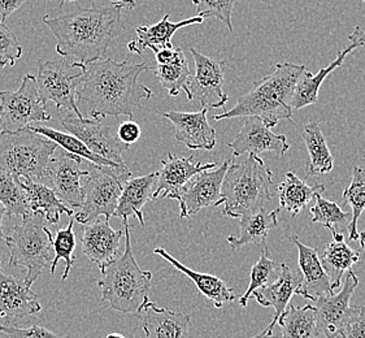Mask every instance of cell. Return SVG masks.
<instances>
[{"instance_id": "cell-1", "label": "cell", "mask_w": 365, "mask_h": 338, "mask_svg": "<svg viewBox=\"0 0 365 338\" xmlns=\"http://www.w3.org/2000/svg\"><path fill=\"white\" fill-rule=\"evenodd\" d=\"M151 68L146 63H118L113 59L98 60L86 66L80 88L77 104L86 110L94 120L128 116L133 120L134 108L142 107L154 93L146 85L139 83L138 77Z\"/></svg>"}, {"instance_id": "cell-2", "label": "cell", "mask_w": 365, "mask_h": 338, "mask_svg": "<svg viewBox=\"0 0 365 338\" xmlns=\"http://www.w3.org/2000/svg\"><path fill=\"white\" fill-rule=\"evenodd\" d=\"M123 4L78 8L63 15H47L43 22L56 38V52L83 66L106 59L110 42L124 29Z\"/></svg>"}, {"instance_id": "cell-3", "label": "cell", "mask_w": 365, "mask_h": 338, "mask_svg": "<svg viewBox=\"0 0 365 338\" xmlns=\"http://www.w3.org/2000/svg\"><path fill=\"white\" fill-rule=\"evenodd\" d=\"M306 66L292 63H278L272 73L254 82L246 96L237 99L232 110L215 115L213 120L256 116L268 128H274L279 120L292 121V96Z\"/></svg>"}, {"instance_id": "cell-4", "label": "cell", "mask_w": 365, "mask_h": 338, "mask_svg": "<svg viewBox=\"0 0 365 338\" xmlns=\"http://www.w3.org/2000/svg\"><path fill=\"white\" fill-rule=\"evenodd\" d=\"M125 251L102 272L98 285L101 289V301L110 303V309L123 314H137L148 301L153 272L139 267L130 242L129 221L125 219Z\"/></svg>"}, {"instance_id": "cell-5", "label": "cell", "mask_w": 365, "mask_h": 338, "mask_svg": "<svg viewBox=\"0 0 365 338\" xmlns=\"http://www.w3.org/2000/svg\"><path fill=\"white\" fill-rule=\"evenodd\" d=\"M272 184L273 172L257 155L249 154L246 160L229 165L221 186L222 213L232 219H241L259 211L267 200L273 198Z\"/></svg>"}, {"instance_id": "cell-6", "label": "cell", "mask_w": 365, "mask_h": 338, "mask_svg": "<svg viewBox=\"0 0 365 338\" xmlns=\"http://www.w3.org/2000/svg\"><path fill=\"white\" fill-rule=\"evenodd\" d=\"M4 241L11 252L8 263L26 270L24 282L28 287L37 281L46 267H51L55 257L53 237L43 215L31 212L22 217L21 224L16 225L11 235L4 237Z\"/></svg>"}, {"instance_id": "cell-7", "label": "cell", "mask_w": 365, "mask_h": 338, "mask_svg": "<svg viewBox=\"0 0 365 338\" xmlns=\"http://www.w3.org/2000/svg\"><path fill=\"white\" fill-rule=\"evenodd\" d=\"M58 145L28 128L0 134V170L17 180L41 183Z\"/></svg>"}, {"instance_id": "cell-8", "label": "cell", "mask_w": 365, "mask_h": 338, "mask_svg": "<svg viewBox=\"0 0 365 338\" xmlns=\"http://www.w3.org/2000/svg\"><path fill=\"white\" fill-rule=\"evenodd\" d=\"M90 164L88 175L83 177V203L77 212L74 220L88 225L99 220L104 216L107 220L115 215L118 198L124 185L132 178L129 168L106 167Z\"/></svg>"}, {"instance_id": "cell-9", "label": "cell", "mask_w": 365, "mask_h": 338, "mask_svg": "<svg viewBox=\"0 0 365 338\" xmlns=\"http://www.w3.org/2000/svg\"><path fill=\"white\" fill-rule=\"evenodd\" d=\"M86 66L66 58L56 61H38L36 76L38 94L44 104L52 102L58 110H71L77 118H83L77 104L80 88Z\"/></svg>"}, {"instance_id": "cell-10", "label": "cell", "mask_w": 365, "mask_h": 338, "mask_svg": "<svg viewBox=\"0 0 365 338\" xmlns=\"http://www.w3.org/2000/svg\"><path fill=\"white\" fill-rule=\"evenodd\" d=\"M1 132H17L33 123L48 121L51 116L38 94L36 76L22 77L21 86L16 91H0Z\"/></svg>"}, {"instance_id": "cell-11", "label": "cell", "mask_w": 365, "mask_h": 338, "mask_svg": "<svg viewBox=\"0 0 365 338\" xmlns=\"http://www.w3.org/2000/svg\"><path fill=\"white\" fill-rule=\"evenodd\" d=\"M195 73L191 77L187 90V99L195 101L202 108H222L227 103V94L224 90L227 60H215L190 47Z\"/></svg>"}, {"instance_id": "cell-12", "label": "cell", "mask_w": 365, "mask_h": 338, "mask_svg": "<svg viewBox=\"0 0 365 338\" xmlns=\"http://www.w3.org/2000/svg\"><path fill=\"white\" fill-rule=\"evenodd\" d=\"M82 162L83 159L78 156L63 151L50 160L41 181V184L48 186L72 210H80L83 203L82 180L88 175V170H81Z\"/></svg>"}, {"instance_id": "cell-13", "label": "cell", "mask_w": 365, "mask_h": 338, "mask_svg": "<svg viewBox=\"0 0 365 338\" xmlns=\"http://www.w3.org/2000/svg\"><path fill=\"white\" fill-rule=\"evenodd\" d=\"M61 126L69 134L82 140L94 154L108 162L126 167L121 154L129 148V145L118 140L117 135L112 133V128L104 126L102 120H88L77 118L76 115H69L63 118Z\"/></svg>"}, {"instance_id": "cell-14", "label": "cell", "mask_w": 365, "mask_h": 338, "mask_svg": "<svg viewBox=\"0 0 365 338\" xmlns=\"http://www.w3.org/2000/svg\"><path fill=\"white\" fill-rule=\"evenodd\" d=\"M230 160H225L216 168L199 172L181 191L178 198L180 217L185 219L207 207L221 205V186Z\"/></svg>"}, {"instance_id": "cell-15", "label": "cell", "mask_w": 365, "mask_h": 338, "mask_svg": "<svg viewBox=\"0 0 365 338\" xmlns=\"http://www.w3.org/2000/svg\"><path fill=\"white\" fill-rule=\"evenodd\" d=\"M227 148L233 150L234 156L243 154L259 155L273 153L281 158L290 150V143L284 134H276L256 116H247L241 130Z\"/></svg>"}, {"instance_id": "cell-16", "label": "cell", "mask_w": 365, "mask_h": 338, "mask_svg": "<svg viewBox=\"0 0 365 338\" xmlns=\"http://www.w3.org/2000/svg\"><path fill=\"white\" fill-rule=\"evenodd\" d=\"M217 167L216 163L197 162L194 156L182 158L177 155L167 154L161 160V169L158 172L156 190L153 193V199L169 198L178 200L181 191L192 177L199 172Z\"/></svg>"}, {"instance_id": "cell-17", "label": "cell", "mask_w": 365, "mask_h": 338, "mask_svg": "<svg viewBox=\"0 0 365 338\" xmlns=\"http://www.w3.org/2000/svg\"><path fill=\"white\" fill-rule=\"evenodd\" d=\"M358 285V276L350 270L344 280V287L338 295L334 293L314 302V307L317 312L319 329L324 332L327 337L336 338L342 331L347 317L350 315L351 298L354 297Z\"/></svg>"}, {"instance_id": "cell-18", "label": "cell", "mask_w": 365, "mask_h": 338, "mask_svg": "<svg viewBox=\"0 0 365 338\" xmlns=\"http://www.w3.org/2000/svg\"><path fill=\"white\" fill-rule=\"evenodd\" d=\"M208 110L199 112H180L169 111L163 113V118L169 120L175 126V137L191 151L205 150L211 151L216 146V130L207 118Z\"/></svg>"}, {"instance_id": "cell-19", "label": "cell", "mask_w": 365, "mask_h": 338, "mask_svg": "<svg viewBox=\"0 0 365 338\" xmlns=\"http://www.w3.org/2000/svg\"><path fill=\"white\" fill-rule=\"evenodd\" d=\"M299 252L300 287L297 290V295L303 298L314 302L322 297L334 295V289L331 287L330 277L322 267L320 255L314 247L302 243L295 235L289 237Z\"/></svg>"}, {"instance_id": "cell-20", "label": "cell", "mask_w": 365, "mask_h": 338, "mask_svg": "<svg viewBox=\"0 0 365 338\" xmlns=\"http://www.w3.org/2000/svg\"><path fill=\"white\" fill-rule=\"evenodd\" d=\"M350 43L344 47V50L338 52L336 59L333 60L328 66L322 68L317 73L314 74L308 72L307 69L302 73L299 77V81L297 83L295 93L292 96V107L294 110H302L307 106L317 103L319 99V90L322 85V82L325 81V78L329 74L334 72L336 68L344 64L346 56L356 50L359 47L365 46V31L360 26H355L354 31L351 33Z\"/></svg>"}, {"instance_id": "cell-21", "label": "cell", "mask_w": 365, "mask_h": 338, "mask_svg": "<svg viewBox=\"0 0 365 338\" xmlns=\"http://www.w3.org/2000/svg\"><path fill=\"white\" fill-rule=\"evenodd\" d=\"M124 230L110 227V220H96L85 225L82 235V251L90 262L103 271L120 257V242Z\"/></svg>"}, {"instance_id": "cell-22", "label": "cell", "mask_w": 365, "mask_h": 338, "mask_svg": "<svg viewBox=\"0 0 365 338\" xmlns=\"http://www.w3.org/2000/svg\"><path fill=\"white\" fill-rule=\"evenodd\" d=\"M146 338H187L190 315L159 307L150 299L137 312Z\"/></svg>"}, {"instance_id": "cell-23", "label": "cell", "mask_w": 365, "mask_h": 338, "mask_svg": "<svg viewBox=\"0 0 365 338\" xmlns=\"http://www.w3.org/2000/svg\"><path fill=\"white\" fill-rule=\"evenodd\" d=\"M42 309L37 295L31 292L24 279H16L1 271L0 263V317L7 322L30 317Z\"/></svg>"}, {"instance_id": "cell-24", "label": "cell", "mask_w": 365, "mask_h": 338, "mask_svg": "<svg viewBox=\"0 0 365 338\" xmlns=\"http://www.w3.org/2000/svg\"><path fill=\"white\" fill-rule=\"evenodd\" d=\"M300 287L299 272L292 270L289 265L282 263L279 265V273L277 280L272 282L270 285L256 290L251 295V298H255L256 302L262 307H273L274 309V317L273 322L267 327L268 331H273L274 325L278 323L279 317L287 309L289 303L292 301V297L297 295V290Z\"/></svg>"}, {"instance_id": "cell-25", "label": "cell", "mask_w": 365, "mask_h": 338, "mask_svg": "<svg viewBox=\"0 0 365 338\" xmlns=\"http://www.w3.org/2000/svg\"><path fill=\"white\" fill-rule=\"evenodd\" d=\"M203 20L205 19L200 16H194L187 20L172 22L169 20V14H167L163 16V19L158 24L137 26L135 28L137 38L129 42L128 50L135 55H140L146 50L158 52L163 48H170L173 47L172 38L177 30L185 26L195 25V24H202Z\"/></svg>"}, {"instance_id": "cell-26", "label": "cell", "mask_w": 365, "mask_h": 338, "mask_svg": "<svg viewBox=\"0 0 365 338\" xmlns=\"http://www.w3.org/2000/svg\"><path fill=\"white\" fill-rule=\"evenodd\" d=\"M155 255L165 259L168 263L173 265L177 271L183 273L195 284L197 290L205 295L207 299L213 303L216 309H221L225 303L233 302L235 299V295L232 287L227 285L224 280L220 279L215 275H208V273H200L197 271H192L189 267L180 263L177 259L172 257L165 249L158 247L154 250Z\"/></svg>"}, {"instance_id": "cell-27", "label": "cell", "mask_w": 365, "mask_h": 338, "mask_svg": "<svg viewBox=\"0 0 365 338\" xmlns=\"http://www.w3.org/2000/svg\"><path fill=\"white\" fill-rule=\"evenodd\" d=\"M156 178L158 172L148 173L146 176L130 178L123 188L113 216L123 220L129 219V216H135L142 227H145V217L142 210L148 199H153V188Z\"/></svg>"}, {"instance_id": "cell-28", "label": "cell", "mask_w": 365, "mask_h": 338, "mask_svg": "<svg viewBox=\"0 0 365 338\" xmlns=\"http://www.w3.org/2000/svg\"><path fill=\"white\" fill-rule=\"evenodd\" d=\"M279 208L268 212L265 208H260L259 211L242 216L240 222V235H229L227 243L232 249H240L246 245H262L267 246V237L273 228L278 225V213Z\"/></svg>"}, {"instance_id": "cell-29", "label": "cell", "mask_w": 365, "mask_h": 338, "mask_svg": "<svg viewBox=\"0 0 365 338\" xmlns=\"http://www.w3.org/2000/svg\"><path fill=\"white\" fill-rule=\"evenodd\" d=\"M20 183L26 194L30 212L43 215L47 224H58L61 213L69 217L74 216V210L66 206L48 186L26 178H20Z\"/></svg>"}, {"instance_id": "cell-30", "label": "cell", "mask_w": 365, "mask_h": 338, "mask_svg": "<svg viewBox=\"0 0 365 338\" xmlns=\"http://www.w3.org/2000/svg\"><path fill=\"white\" fill-rule=\"evenodd\" d=\"M325 186L322 184L309 186L306 181H302L292 170L286 172L285 181L278 185L277 193L279 197V210H285L292 217H297L308 203L317 194H322Z\"/></svg>"}, {"instance_id": "cell-31", "label": "cell", "mask_w": 365, "mask_h": 338, "mask_svg": "<svg viewBox=\"0 0 365 338\" xmlns=\"http://www.w3.org/2000/svg\"><path fill=\"white\" fill-rule=\"evenodd\" d=\"M302 138L306 143L309 155L307 177L322 176L329 173L334 167V158L329 150L319 124L311 121L303 126Z\"/></svg>"}, {"instance_id": "cell-32", "label": "cell", "mask_w": 365, "mask_h": 338, "mask_svg": "<svg viewBox=\"0 0 365 338\" xmlns=\"http://www.w3.org/2000/svg\"><path fill=\"white\" fill-rule=\"evenodd\" d=\"M278 323L282 328V338H317L320 333L314 304L304 307L289 304Z\"/></svg>"}, {"instance_id": "cell-33", "label": "cell", "mask_w": 365, "mask_h": 338, "mask_svg": "<svg viewBox=\"0 0 365 338\" xmlns=\"http://www.w3.org/2000/svg\"><path fill=\"white\" fill-rule=\"evenodd\" d=\"M360 257H361L360 252L352 250L344 241L341 242L331 241L325 247L320 260H322V267L325 268V271L330 277V282L334 290L336 287H341V280L344 273L347 270L350 271L351 267L356 265Z\"/></svg>"}, {"instance_id": "cell-34", "label": "cell", "mask_w": 365, "mask_h": 338, "mask_svg": "<svg viewBox=\"0 0 365 338\" xmlns=\"http://www.w3.org/2000/svg\"><path fill=\"white\" fill-rule=\"evenodd\" d=\"M28 129L31 130V132L43 135L44 138H48L52 142H55L58 148H63L68 154L76 155V156H78V158L86 160V162L93 163V164L99 165V167L101 165H106V167H121L118 164L108 162V160H106V159H103L101 156L94 154L93 151H90L86 148V145L82 140H78L77 137H74V135L69 134V133L60 132V130H56V129H52V128L43 126H29ZM121 168H126V167H121Z\"/></svg>"}, {"instance_id": "cell-35", "label": "cell", "mask_w": 365, "mask_h": 338, "mask_svg": "<svg viewBox=\"0 0 365 338\" xmlns=\"http://www.w3.org/2000/svg\"><path fill=\"white\" fill-rule=\"evenodd\" d=\"M150 71L154 72L161 86L168 91L169 96H178L182 90L187 94L192 73L183 51L173 63L167 66H156Z\"/></svg>"}, {"instance_id": "cell-36", "label": "cell", "mask_w": 365, "mask_h": 338, "mask_svg": "<svg viewBox=\"0 0 365 338\" xmlns=\"http://www.w3.org/2000/svg\"><path fill=\"white\" fill-rule=\"evenodd\" d=\"M316 203L311 207L312 222H319L322 227L329 229L331 235H346L349 233L352 215L344 212L336 202H330L328 199L322 198V194H317Z\"/></svg>"}, {"instance_id": "cell-37", "label": "cell", "mask_w": 365, "mask_h": 338, "mask_svg": "<svg viewBox=\"0 0 365 338\" xmlns=\"http://www.w3.org/2000/svg\"><path fill=\"white\" fill-rule=\"evenodd\" d=\"M344 205L352 208V220L349 227V240L358 241V221L365 211V167H354L351 184L342 193Z\"/></svg>"}, {"instance_id": "cell-38", "label": "cell", "mask_w": 365, "mask_h": 338, "mask_svg": "<svg viewBox=\"0 0 365 338\" xmlns=\"http://www.w3.org/2000/svg\"><path fill=\"white\" fill-rule=\"evenodd\" d=\"M0 205L8 217H25L30 212L29 203L20 180L0 170Z\"/></svg>"}, {"instance_id": "cell-39", "label": "cell", "mask_w": 365, "mask_h": 338, "mask_svg": "<svg viewBox=\"0 0 365 338\" xmlns=\"http://www.w3.org/2000/svg\"><path fill=\"white\" fill-rule=\"evenodd\" d=\"M74 219L72 217L69 220V224L66 229H60L58 233L53 238V252H55V257L52 260L51 265V275L56 271L58 260H66V271L63 273L61 280L66 281L69 276V272L72 270V267L76 262V255H74V250H76V235L73 230Z\"/></svg>"}, {"instance_id": "cell-40", "label": "cell", "mask_w": 365, "mask_h": 338, "mask_svg": "<svg viewBox=\"0 0 365 338\" xmlns=\"http://www.w3.org/2000/svg\"><path fill=\"white\" fill-rule=\"evenodd\" d=\"M268 254H269L268 247L264 246L263 254L260 255V259L256 262V265L251 270L249 287L245 292V295L240 298V304L242 307L247 306V301L251 298L254 292L262 289L268 284V281L273 277V273L276 272L277 267H279L274 260H272L268 257Z\"/></svg>"}, {"instance_id": "cell-41", "label": "cell", "mask_w": 365, "mask_h": 338, "mask_svg": "<svg viewBox=\"0 0 365 338\" xmlns=\"http://www.w3.org/2000/svg\"><path fill=\"white\" fill-rule=\"evenodd\" d=\"M235 0H192L197 8V16L200 17H215L224 22L230 31H233L232 12Z\"/></svg>"}, {"instance_id": "cell-42", "label": "cell", "mask_w": 365, "mask_h": 338, "mask_svg": "<svg viewBox=\"0 0 365 338\" xmlns=\"http://www.w3.org/2000/svg\"><path fill=\"white\" fill-rule=\"evenodd\" d=\"M22 56V47L15 34L0 21V69L15 66Z\"/></svg>"}, {"instance_id": "cell-43", "label": "cell", "mask_w": 365, "mask_h": 338, "mask_svg": "<svg viewBox=\"0 0 365 338\" xmlns=\"http://www.w3.org/2000/svg\"><path fill=\"white\" fill-rule=\"evenodd\" d=\"M336 338H365V304L351 307L347 322Z\"/></svg>"}, {"instance_id": "cell-44", "label": "cell", "mask_w": 365, "mask_h": 338, "mask_svg": "<svg viewBox=\"0 0 365 338\" xmlns=\"http://www.w3.org/2000/svg\"><path fill=\"white\" fill-rule=\"evenodd\" d=\"M0 334H4L7 338H66L58 333L50 331L43 327L34 325L29 328H20L12 325L0 324Z\"/></svg>"}, {"instance_id": "cell-45", "label": "cell", "mask_w": 365, "mask_h": 338, "mask_svg": "<svg viewBox=\"0 0 365 338\" xmlns=\"http://www.w3.org/2000/svg\"><path fill=\"white\" fill-rule=\"evenodd\" d=\"M140 135H142V129L133 120H128L123 123L121 126H118V130H117V138L129 146L132 143H135Z\"/></svg>"}, {"instance_id": "cell-46", "label": "cell", "mask_w": 365, "mask_h": 338, "mask_svg": "<svg viewBox=\"0 0 365 338\" xmlns=\"http://www.w3.org/2000/svg\"><path fill=\"white\" fill-rule=\"evenodd\" d=\"M182 50L181 48H163L158 52H155V60H156V66H167L177 60V58L181 55Z\"/></svg>"}, {"instance_id": "cell-47", "label": "cell", "mask_w": 365, "mask_h": 338, "mask_svg": "<svg viewBox=\"0 0 365 338\" xmlns=\"http://www.w3.org/2000/svg\"><path fill=\"white\" fill-rule=\"evenodd\" d=\"M25 0H0V21L6 22L8 17L21 7Z\"/></svg>"}, {"instance_id": "cell-48", "label": "cell", "mask_w": 365, "mask_h": 338, "mask_svg": "<svg viewBox=\"0 0 365 338\" xmlns=\"http://www.w3.org/2000/svg\"><path fill=\"white\" fill-rule=\"evenodd\" d=\"M66 1H80V0H60V6L63 7ZM107 1H112V3H116V4H123L128 9H133V8H135V6H137L134 0H107Z\"/></svg>"}, {"instance_id": "cell-49", "label": "cell", "mask_w": 365, "mask_h": 338, "mask_svg": "<svg viewBox=\"0 0 365 338\" xmlns=\"http://www.w3.org/2000/svg\"><path fill=\"white\" fill-rule=\"evenodd\" d=\"M6 216V210L3 208V206L0 205V242H1V240H4V232H3V217Z\"/></svg>"}, {"instance_id": "cell-50", "label": "cell", "mask_w": 365, "mask_h": 338, "mask_svg": "<svg viewBox=\"0 0 365 338\" xmlns=\"http://www.w3.org/2000/svg\"><path fill=\"white\" fill-rule=\"evenodd\" d=\"M251 338H278V336H276V334H273L272 332L268 331L267 328L264 329L262 333H259V334H256L255 337H251Z\"/></svg>"}, {"instance_id": "cell-51", "label": "cell", "mask_w": 365, "mask_h": 338, "mask_svg": "<svg viewBox=\"0 0 365 338\" xmlns=\"http://www.w3.org/2000/svg\"><path fill=\"white\" fill-rule=\"evenodd\" d=\"M359 240H360V250H359V252L363 257V255H365V232L359 233Z\"/></svg>"}, {"instance_id": "cell-52", "label": "cell", "mask_w": 365, "mask_h": 338, "mask_svg": "<svg viewBox=\"0 0 365 338\" xmlns=\"http://www.w3.org/2000/svg\"><path fill=\"white\" fill-rule=\"evenodd\" d=\"M106 338H126L125 336H123V334H120V333H110V334H108L107 337Z\"/></svg>"}, {"instance_id": "cell-53", "label": "cell", "mask_w": 365, "mask_h": 338, "mask_svg": "<svg viewBox=\"0 0 365 338\" xmlns=\"http://www.w3.org/2000/svg\"><path fill=\"white\" fill-rule=\"evenodd\" d=\"M0 118H1V108H0ZM0 134H1V124H0Z\"/></svg>"}, {"instance_id": "cell-54", "label": "cell", "mask_w": 365, "mask_h": 338, "mask_svg": "<svg viewBox=\"0 0 365 338\" xmlns=\"http://www.w3.org/2000/svg\"><path fill=\"white\" fill-rule=\"evenodd\" d=\"M360 1H365V0H360Z\"/></svg>"}]
</instances>
